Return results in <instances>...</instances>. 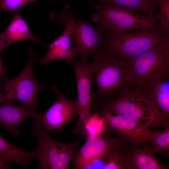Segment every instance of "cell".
Listing matches in <instances>:
<instances>
[{"label":"cell","instance_id":"4316f807","mask_svg":"<svg viewBox=\"0 0 169 169\" xmlns=\"http://www.w3.org/2000/svg\"><path fill=\"white\" fill-rule=\"evenodd\" d=\"M6 102H9L6 95L5 93H0V103Z\"/></svg>","mask_w":169,"mask_h":169},{"label":"cell","instance_id":"2e32d148","mask_svg":"<svg viewBox=\"0 0 169 169\" xmlns=\"http://www.w3.org/2000/svg\"><path fill=\"white\" fill-rule=\"evenodd\" d=\"M131 146L123 141L102 156L88 164L89 169H131L129 159Z\"/></svg>","mask_w":169,"mask_h":169},{"label":"cell","instance_id":"9a60e30c","mask_svg":"<svg viewBox=\"0 0 169 169\" xmlns=\"http://www.w3.org/2000/svg\"><path fill=\"white\" fill-rule=\"evenodd\" d=\"M13 19L5 30L0 34V52L18 42L31 40L42 44V42L31 32L28 26L21 13L16 11L13 12Z\"/></svg>","mask_w":169,"mask_h":169},{"label":"cell","instance_id":"7402d4cb","mask_svg":"<svg viewBox=\"0 0 169 169\" xmlns=\"http://www.w3.org/2000/svg\"><path fill=\"white\" fill-rule=\"evenodd\" d=\"M106 128L105 123L103 117L97 112L92 111L81 134L86 139L91 136L99 135L104 132Z\"/></svg>","mask_w":169,"mask_h":169},{"label":"cell","instance_id":"8fae6325","mask_svg":"<svg viewBox=\"0 0 169 169\" xmlns=\"http://www.w3.org/2000/svg\"><path fill=\"white\" fill-rule=\"evenodd\" d=\"M86 140L72 158V169H82L86 163L102 156L123 141L106 130L99 135L89 137Z\"/></svg>","mask_w":169,"mask_h":169},{"label":"cell","instance_id":"3957f363","mask_svg":"<svg viewBox=\"0 0 169 169\" xmlns=\"http://www.w3.org/2000/svg\"><path fill=\"white\" fill-rule=\"evenodd\" d=\"M92 22L103 35L110 32L151 29L159 27L156 15H149L113 5L93 4Z\"/></svg>","mask_w":169,"mask_h":169},{"label":"cell","instance_id":"5b68a950","mask_svg":"<svg viewBox=\"0 0 169 169\" xmlns=\"http://www.w3.org/2000/svg\"><path fill=\"white\" fill-rule=\"evenodd\" d=\"M45 129L33 126L31 136L37 140L32 151L33 158L38 162L39 169H68L72 158L81 147L80 140L64 143L53 140Z\"/></svg>","mask_w":169,"mask_h":169},{"label":"cell","instance_id":"7a4b0ae2","mask_svg":"<svg viewBox=\"0 0 169 169\" xmlns=\"http://www.w3.org/2000/svg\"><path fill=\"white\" fill-rule=\"evenodd\" d=\"M100 52L116 56L130 65L139 56L158 46L169 45V33L159 27L105 33Z\"/></svg>","mask_w":169,"mask_h":169},{"label":"cell","instance_id":"8992f818","mask_svg":"<svg viewBox=\"0 0 169 169\" xmlns=\"http://www.w3.org/2000/svg\"><path fill=\"white\" fill-rule=\"evenodd\" d=\"M28 53V61L23 71L13 79L7 78L0 84V90L5 91L9 102L18 100L31 105L39 112L38 96L45 85L44 82L39 84L37 81L33 71V65L38 60V54L32 49Z\"/></svg>","mask_w":169,"mask_h":169},{"label":"cell","instance_id":"4fadbf2b","mask_svg":"<svg viewBox=\"0 0 169 169\" xmlns=\"http://www.w3.org/2000/svg\"><path fill=\"white\" fill-rule=\"evenodd\" d=\"M154 101L164 127L169 126V75L136 88Z\"/></svg>","mask_w":169,"mask_h":169},{"label":"cell","instance_id":"603a6c76","mask_svg":"<svg viewBox=\"0 0 169 169\" xmlns=\"http://www.w3.org/2000/svg\"><path fill=\"white\" fill-rule=\"evenodd\" d=\"M160 9L156 14L159 21V28L162 31L169 33V0H157Z\"/></svg>","mask_w":169,"mask_h":169},{"label":"cell","instance_id":"277c9868","mask_svg":"<svg viewBox=\"0 0 169 169\" xmlns=\"http://www.w3.org/2000/svg\"><path fill=\"white\" fill-rule=\"evenodd\" d=\"M100 108L149 128L164 126L154 101L136 88L111 102L103 104Z\"/></svg>","mask_w":169,"mask_h":169},{"label":"cell","instance_id":"30bf717a","mask_svg":"<svg viewBox=\"0 0 169 169\" xmlns=\"http://www.w3.org/2000/svg\"><path fill=\"white\" fill-rule=\"evenodd\" d=\"M88 60L80 59L77 62L72 61L68 64L72 67L76 78L78 119L73 132L79 136L81 134L86 121L92 113L91 89L94 80L90 63Z\"/></svg>","mask_w":169,"mask_h":169},{"label":"cell","instance_id":"83f0119b","mask_svg":"<svg viewBox=\"0 0 169 169\" xmlns=\"http://www.w3.org/2000/svg\"></svg>","mask_w":169,"mask_h":169},{"label":"cell","instance_id":"ba28073f","mask_svg":"<svg viewBox=\"0 0 169 169\" xmlns=\"http://www.w3.org/2000/svg\"><path fill=\"white\" fill-rule=\"evenodd\" d=\"M51 90L57 98L54 103L45 112H39L33 118V125L48 131L61 132L64 128L73 121L77 113V100L63 95L55 86Z\"/></svg>","mask_w":169,"mask_h":169},{"label":"cell","instance_id":"484cf974","mask_svg":"<svg viewBox=\"0 0 169 169\" xmlns=\"http://www.w3.org/2000/svg\"><path fill=\"white\" fill-rule=\"evenodd\" d=\"M8 164L0 157V169H9Z\"/></svg>","mask_w":169,"mask_h":169},{"label":"cell","instance_id":"ffe728a7","mask_svg":"<svg viewBox=\"0 0 169 169\" xmlns=\"http://www.w3.org/2000/svg\"><path fill=\"white\" fill-rule=\"evenodd\" d=\"M97 4L115 6L149 15H156L158 12L157 0H96Z\"/></svg>","mask_w":169,"mask_h":169},{"label":"cell","instance_id":"cb8c5ba5","mask_svg":"<svg viewBox=\"0 0 169 169\" xmlns=\"http://www.w3.org/2000/svg\"><path fill=\"white\" fill-rule=\"evenodd\" d=\"M38 0H0V9L5 12H13L18 8Z\"/></svg>","mask_w":169,"mask_h":169},{"label":"cell","instance_id":"7c38bea8","mask_svg":"<svg viewBox=\"0 0 169 169\" xmlns=\"http://www.w3.org/2000/svg\"><path fill=\"white\" fill-rule=\"evenodd\" d=\"M72 38L73 49L80 59L84 60L98 52L105 42L104 35L83 18L77 20Z\"/></svg>","mask_w":169,"mask_h":169},{"label":"cell","instance_id":"d4e9b609","mask_svg":"<svg viewBox=\"0 0 169 169\" xmlns=\"http://www.w3.org/2000/svg\"><path fill=\"white\" fill-rule=\"evenodd\" d=\"M1 54L0 52V84L3 82L7 79L5 76L6 67L3 66L2 63Z\"/></svg>","mask_w":169,"mask_h":169},{"label":"cell","instance_id":"9c48e42d","mask_svg":"<svg viewBox=\"0 0 169 169\" xmlns=\"http://www.w3.org/2000/svg\"><path fill=\"white\" fill-rule=\"evenodd\" d=\"M95 111L104 118L106 131L123 141L136 147L139 144L145 143L152 131L142 123L123 115L111 113L95 106H92Z\"/></svg>","mask_w":169,"mask_h":169},{"label":"cell","instance_id":"d6986e66","mask_svg":"<svg viewBox=\"0 0 169 169\" xmlns=\"http://www.w3.org/2000/svg\"><path fill=\"white\" fill-rule=\"evenodd\" d=\"M0 157L8 164L16 163L25 168L29 166L33 156L32 151H26L17 147L0 135Z\"/></svg>","mask_w":169,"mask_h":169},{"label":"cell","instance_id":"e0dca14e","mask_svg":"<svg viewBox=\"0 0 169 169\" xmlns=\"http://www.w3.org/2000/svg\"><path fill=\"white\" fill-rule=\"evenodd\" d=\"M141 146L131 147L129 159L131 169H166L168 167L162 165L155 157V152L145 143Z\"/></svg>","mask_w":169,"mask_h":169},{"label":"cell","instance_id":"ac0fdd59","mask_svg":"<svg viewBox=\"0 0 169 169\" xmlns=\"http://www.w3.org/2000/svg\"><path fill=\"white\" fill-rule=\"evenodd\" d=\"M49 17L58 24L65 26L63 32L57 39L65 47L71 48V40L77 20L75 19L74 14L70 11L69 4L66 3L63 7L60 14L52 12Z\"/></svg>","mask_w":169,"mask_h":169},{"label":"cell","instance_id":"6da1fadb","mask_svg":"<svg viewBox=\"0 0 169 169\" xmlns=\"http://www.w3.org/2000/svg\"><path fill=\"white\" fill-rule=\"evenodd\" d=\"M92 57L90 64L97 89L92 93L91 105L100 107L134 88L135 77L130 64L100 51Z\"/></svg>","mask_w":169,"mask_h":169},{"label":"cell","instance_id":"44dd1931","mask_svg":"<svg viewBox=\"0 0 169 169\" xmlns=\"http://www.w3.org/2000/svg\"><path fill=\"white\" fill-rule=\"evenodd\" d=\"M155 153L165 154L169 153V127L163 131H152L146 142Z\"/></svg>","mask_w":169,"mask_h":169},{"label":"cell","instance_id":"52a82bcc","mask_svg":"<svg viewBox=\"0 0 169 169\" xmlns=\"http://www.w3.org/2000/svg\"><path fill=\"white\" fill-rule=\"evenodd\" d=\"M138 87L169 75V45L153 48L136 57L131 64Z\"/></svg>","mask_w":169,"mask_h":169},{"label":"cell","instance_id":"5bb4252c","mask_svg":"<svg viewBox=\"0 0 169 169\" xmlns=\"http://www.w3.org/2000/svg\"><path fill=\"white\" fill-rule=\"evenodd\" d=\"M35 108L32 105L23 103H0V126L8 130L11 135H18V128L22 122L28 117L33 118L37 115Z\"/></svg>","mask_w":169,"mask_h":169}]
</instances>
